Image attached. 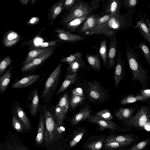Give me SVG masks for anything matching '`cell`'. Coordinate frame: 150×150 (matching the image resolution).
Wrapping results in <instances>:
<instances>
[{
	"mask_svg": "<svg viewBox=\"0 0 150 150\" xmlns=\"http://www.w3.org/2000/svg\"><path fill=\"white\" fill-rule=\"evenodd\" d=\"M125 49L127 61L132 74V81L138 80L143 89L146 88L149 84V77L147 70L143 68L138 60V55L135 50L130 48V45L126 43Z\"/></svg>",
	"mask_w": 150,
	"mask_h": 150,
	"instance_id": "obj_1",
	"label": "cell"
},
{
	"mask_svg": "<svg viewBox=\"0 0 150 150\" xmlns=\"http://www.w3.org/2000/svg\"><path fill=\"white\" fill-rule=\"evenodd\" d=\"M100 5L92 6L88 2L78 0L69 9L66 11L62 17V22L63 23H67L74 19L94 13L97 11Z\"/></svg>",
	"mask_w": 150,
	"mask_h": 150,
	"instance_id": "obj_2",
	"label": "cell"
},
{
	"mask_svg": "<svg viewBox=\"0 0 150 150\" xmlns=\"http://www.w3.org/2000/svg\"><path fill=\"white\" fill-rule=\"evenodd\" d=\"M62 65V63L58 65L44 84L40 98L46 104L50 102L57 88L61 77Z\"/></svg>",
	"mask_w": 150,
	"mask_h": 150,
	"instance_id": "obj_3",
	"label": "cell"
},
{
	"mask_svg": "<svg viewBox=\"0 0 150 150\" xmlns=\"http://www.w3.org/2000/svg\"><path fill=\"white\" fill-rule=\"evenodd\" d=\"M133 17L127 13H121L111 16L106 26L107 31L117 33L132 26Z\"/></svg>",
	"mask_w": 150,
	"mask_h": 150,
	"instance_id": "obj_4",
	"label": "cell"
},
{
	"mask_svg": "<svg viewBox=\"0 0 150 150\" xmlns=\"http://www.w3.org/2000/svg\"><path fill=\"white\" fill-rule=\"evenodd\" d=\"M150 121V107L146 105L140 106L136 113L127 121L122 122L126 127L143 129L146 124Z\"/></svg>",
	"mask_w": 150,
	"mask_h": 150,
	"instance_id": "obj_5",
	"label": "cell"
},
{
	"mask_svg": "<svg viewBox=\"0 0 150 150\" xmlns=\"http://www.w3.org/2000/svg\"><path fill=\"white\" fill-rule=\"evenodd\" d=\"M39 109L43 115L45 127V141L47 145H50L53 142L52 132L57 124L50 111L46 107L40 106Z\"/></svg>",
	"mask_w": 150,
	"mask_h": 150,
	"instance_id": "obj_6",
	"label": "cell"
},
{
	"mask_svg": "<svg viewBox=\"0 0 150 150\" xmlns=\"http://www.w3.org/2000/svg\"><path fill=\"white\" fill-rule=\"evenodd\" d=\"M0 148L4 150H30L18 135L9 132L0 144Z\"/></svg>",
	"mask_w": 150,
	"mask_h": 150,
	"instance_id": "obj_7",
	"label": "cell"
},
{
	"mask_svg": "<svg viewBox=\"0 0 150 150\" xmlns=\"http://www.w3.org/2000/svg\"><path fill=\"white\" fill-rule=\"evenodd\" d=\"M55 48V47H54L52 49L44 52L23 66L21 69V72L25 74L31 72L42 65L46 59L51 55Z\"/></svg>",
	"mask_w": 150,
	"mask_h": 150,
	"instance_id": "obj_8",
	"label": "cell"
},
{
	"mask_svg": "<svg viewBox=\"0 0 150 150\" xmlns=\"http://www.w3.org/2000/svg\"><path fill=\"white\" fill-rule=\"evenodd\" d=\"M116 33H115L109 36L110 41L107 53V65L112 69L115 65L118 50V40Z\"/></svg>",
	"mask_w": 150,
	"mask_h": 150,
	"instance_id": "obj_9",
	"label": "cell"
},
{
	"mask_svg": "<svg viewBox=\"0 0 150 150\" xmlns=\"http://www.w3.org/2000/svg\"><path fill=\"white\" fill-rule=\"evenodd\" d=\"M27 103L29 112L33 117H36L39 112L40 100L38 90H32L27 96Z\"/></svg>",
	"mask_w": 150,
	"mask_h": 150,
	"instance_id": "obj_10",
	"label": "cell"
},
{
	"mask_svg": "<svg viewBox=\"0 0 150 150\" xmlns=\"http://www.w3.org/2000/svg\"><path fill=\"white\" fill-rule=\"evenodd\" d=\"M111 15L109 14L102 16L99 19L95 28L90 31L84 34L86 36H90L94 34H102L106 36H110L114 33L107 30L106 26Z\"/></svg>",
	"mask_w": 150,
	"mask_h": 150,
	"instance_id": "obj_11",
	"label": "cell"
},
{
	"mask_svg": "<svg viewBox=\"0 0 150 150\" xmlns=\"http://www.w3.org/2000/svg\"><path fill=\"white\" fill-rule=\"evenodd\" d=\"M101 14L93 13L75 31L79 35L83 36V34L93 30L96 26Z\"/></svg>",
	"mask_w": 150,
	"mask_h": 150,
	"instance_id": "obj_12",
	"label": "cell"
},
{
	"mask_svg": "<svg viewBox=\"0 0 150 150\" xmlns=\"http://www.w3.org/2000/svg\"><path fill=\"white\" fill-rule=\"evenodd\" d=\"M125 62V60L122 59L121 51L120 49H118L114 77L115 87L116 89H117L120 83L125 76L124 70Z\"/></svg>",
	"mask_w": 150,
	"mask_h": 150,
	"instance_id": "obj_13",
	"label": "cell"
},
{
	"mask_svg": "<svg viewBox=\"0 0 150 150\" xmlns=\"http://www.w3.org/2000/svg\"><path fill=\"white\" fill-rule=\"evenodd\" d=\"M11 112L13 113L26 126L28 131L31 129V123L26 113L18 101H15L11 107Z\"/></svg>",
	"mask_w": 150,
	"mask_h": 150,
	"instance_id": "obj_14",
	"label": "cell"
},
{
	"mask_svg": "<svg viewBox=\"0 0 150 150\" xmlns=\"http://www.w3.org/2000/svg\"><path fill=\"white\" fill-rule=\"evenodd\" d=\"M139 139V137L138 136L133 134L116 135L108 137L105 140L104 142L106 143L116 142L132 144Z\"/></svg>",
	"mask_w": 150,
	"mask_h": 150,
	"instance_id": "obj_15",
	"label": "cell"
},
{
	"mask_svg": "<svg viewBox=\"0 0 150 150\" xmlns=\"http://www.w3.org/2000/svg\"><path fill=\"white\" fill-rule=\"evenodd\" d=\"M40 74H32L25 76L15 81L12 85L11 88L19 89L31 86L39 80Z\"/></svg>",
	"mask_w": 150,
	"mask_h": 150,
	"instance_id": "obj_16",
	"label": "cell"
},
{
	"mask_svg": "<svg viewBox=\"0 0 150 150\" xmlns=\"http://www.w3.org/2000/svg\"><path fill=\"white\" fill-rule=\"evenodd\" d=\"M121 0H108L102 7L100 13L104 15L109 14L112 16L120 13L122 6Z\"/></svg>",
	"mask_w": 150,
	"mask_h": 150,
	"instance_id": "obj_17",
	"label": "cell"
},
{
	"mask_svg": "<svg viewBox=\"0 0 150 150\" xmlns=\"http://www.w3.org/2000/svg\"><path fill=\"white\" fill-rule=\"evenodd\" d=\"M88 119V121L98 124L102 130L109 129L115 131L119 127L118 125L114 122L103 119L96 115H91Z\"/></svg>",
	"mask_w": 150,
	"mask_h": 150,
	"instance_id": "obj_18",
	"label": "cell"
},
{
	"mask_svg": "<svg viewBox=\"0 0 150 150\" xmlns=\"http://www.w3.org/2000/svg\"><path fill=\"white\" fill-rule=\"evenodd\" d=\"M57 33V36L61 40L66 42L74 43L78 41L86 40V37L72 33L62 29L58 28L54 30Z\"/></svg>",
	"mask_w": 150,
	"mask_h": 150,
	"instance_id": "obj_19",
	"label": "cell"
},
{
	"mask_svg": "<svg viewBox=\"0 0 150 150\" xmlns=\"http://www.w3.org/2000/svg\"><path fill=\"white\" fill-rule=\"evenodd\" d=\"M139 19L136 21L135 25L133 26L134 28L138 29L142 36L150 44V35L148 28L146 23V13H142L140 11Z\"/></svg>",
	"mask_w": 150,
	"mask_h": 150,
	"instance_id": "obj_20",
	"label": "cell"
},
{
	"mask_svg": "<svg viewBox=\"0 0 150 150\" xmlns=\"http://www.w3.org/2000/svg\"><path fill=\"white\" fill-rule=\"evenodd\" d=\"M136 109V108L133 107L120 108L115 111V116L118 120L122 123L129 119Z\"/></svg>",
	"mask_w": 150,
	"mask_h": 150,
	"instance_id": "obj_21",
	"label": "cell"
},
{
	"mask_svg": "<svg viewBox=\"0 0 150 150\" xmlns=\"http://www.w3.org/2000/svg\"><path fill=\"white\" fill-rule=\"evenodd\" d=\"M91 111L88 106H84L79 112L71 118V123L74 126L88 119L91 115Z\"/></svg>",
	"mask_w": 150,
	"mask_h": 150,
	"instance_id": "obj_22",
	"label": "cell"
},
{
	"mask_svg": "<svg viewBox=\"0 0 150 150\" xmlns=\"http://www.w3.org/2000/svg\"><path fill=\"white\" fill-rule=\"evenodd\" d=\"M91 15H88L83 17L75 18L67 23H63L64 25L63 30L73 33Z\"/></svg>",
	"mask_w": 150,
	"mask_h": 150,
	"instance_id": "obj_23",
	"label": "cell"
},
{
	"mask_svg": "<svg viewBox=\"0 0 150 150\" xmlns=\"http://www.w3.org/2000/svg\"><path fill=\"white\" fill-rule=\"evenodd\" d=\"M20 39V35L16 32L9 31L4 36L3 43L6 47H11L16 45Z\"/></svg>",
	"mask_w": 150,
	"mask_h": 150,
	"instance_id": "obj_24",
	"label": "cell"
},
{
	"mask_svg": "<svg viewBox=\"0 0 150 150\" xmlns=\"http://www.w3.org/2000/svg\"><path fill=\"white\" fill-rule=\"evenodd\" d=\"M65 0H60L56 2L50 8L48 13V17L51 22L53 21L62 11V7Z\"/></svg>",
	"mask_w": 150,
	"mask_h": 150,
	"instance_id": "obj_25",
	"label": "cell"
},
{
	"mask_svg": "<svg viewBox=\"0 0 150 150\" xmlns=\"http://www.w3.org/2000/svg\"><path fill=\"white\" fill-rule=\"evenodd\" d=\"M50 112L57 125H62L67 114L62 108L57 104L51 108Z\"/></svg>",
	"mask_w": 150,
	"mask_h": 150,
	"instance_id": "obj_26",
	"label": "cell"
},
{
	"mask_svg": "<svg viewBox=\"0 0 150 150\" xmlns=\"http://www.w3.org/2000/svg\"><path fill=\"white\" fill-rule=\"evenodd\" d=\"M138 101H150V98L140 95L135 96L132 94H129L122 97L118 103V105H126L134 103Z\"/></svg>",
	"mask_w": 150,
	"mask_h": 150,
	"instance_id": "obj_27",
	"label": "cell"
},
{
	"mask_svg": "<svg viewBox=\"0 0 150 150\" xmlns=\"http://www.w3.org/2000/svg\"><path fill=\"white\" fill-rule=\"evenodd\" d=\"M88 91L89 96L92 99L97 100L102 98L103 92L99 84L94 82H89Z\"/></svg>",
	"mask_w": 150,
	"mask_h": 150,
	"instance_id": "obj_28",
	"label": "cell"
},
{
	"mask_svg": "<svg viewBox=\"0 0 150 150\" xmlns=\"http://www.w3.org/2000/svg\"><path fill=\"white\" fill-rule=\"evenodd\" d=\"M40 113L38 123L37 134L35 138V141L38 145H40L45 139V127L43 115L41 110L39 109Z\"/></svg>",
	"mask_w": 150,
	"mask_h": 150,
	"instance_id": "obj_29",
	"label": "cell"
},
{
	"mask_svg": "<svg viewBox=\"0 0 150 150\" xmlns=\"http://www.w3.org/2000/svg\"><path fill=\"white\" fill-rule=\"evenodd\" d=\"M13 67L11 66L0 77V93H4L6 90L11 81L12 71Z\"/></svg>",
	"mask_w": 150,
	"mask_h": 150,
	"instance_id": "obj_30",
	"label": "cell"
},
{
	"mask_svg": "<svg viewBox=\"0 0 150 150\" xmlns=\"http://www.w3.org/2000/svg\"><path fill=\"white\" fill-rule=\"evenodd\" d=\"M54 47L44 48H37L31 50L28 53L22 62V65L23 66L26 64L42 54L52 49Z\"/></svg>",
	"mask_w": 150,
	"mask_h": 150,
	"instance_id": "obj_31",
	"label": "cell"
},
{
	"mask_svg": "<svg viewBox=\"0 0 150 150\" xmlns=\"http://www.w3.org/2000/svg\"><path fill=\"white\" fill-rule=\"evenodd\" d=\"M69 64L67 75L76 74L79 69L85 68L86 66L85 61L82 58Z\"/></svg>",
	"mask_w": 150,
	"mask_h": 150,
	"instance_id": "obj_32",
	"label": "cell"
},
{
	"mask_svg": "<svg viewBox=\"0 0 150 150\" xmlns=\"http://www.w3.org/2000/svg\"><path fill=\"white\" fill-rule=\"evenodd\" d=\"M77 79L76 74H67L59 90L57 92L56 96L60 93L64 92L70 85L74 83Z\"/></svg>",
	"mask_w": 150,
	"mask_h": 150,
	"instance_id": "obj_33",
	"label": "cell"
},
{
	"mask_svg": "<svg viewBox=\"0 0 150 150\" xmlns=\"http://www.w3.org/2000/svg\"><path fill=\"white\" fill-rule=\"evenodd\" d=\"M86 132V129L83 128L77 129L74 130L69 142V147L72 148L75 146L80 141Z\"/></svg>",
	"mask_w": 150,
	"mask_h": 150,
	"instance_id": "obj_34",
	"label": "cell"
},
{
	"mask_svg": "<svg viewBox=\"0 0 150 150\" xmlns=\"http://www.w3.org/2000/svg\"><path fill=\"white\" fill-rule=\"evenodd\" d=\"M12 114V123L13 127L17 132H23L28 131L25 125L13 112Z\"/></svg>",
	"mask_w": 150,
	"mask_h": 150,
	"instance_id": "obj_35",
	"label": "cell"
},
{
	"mask_svg": "<svg viewBox=\"0 0 150 150\" xmlns=\"http://www.w3.org/2000/svg\"><path fill=\"white\" fill-rule=\"evenodd\" d=\"M138 3L137 0H122V6L127 11V13L132 16L136 11V6Z\"/></svg>",
	"mask_w": 150,
	"mask_h": 150,
	"instance_id": "obj_36",
	"label": "cell"
},
{
	"mask_svg": "<svg viewBox=\"0 0 150 150\" xmlns=\"http://www.w3.org/2000/svg\"><path fill=\"white\" fill-rule=\"evenodd\" d=\"M150 143V138L138 141L130 145L127 150H146Z\"/></svg>",
	"mask_w": 150,
	"mask_h": 150,
	"instance_id": "obj_37",
	"label": "cell"
},
{
	"mask_svg": "<svg viewBox=\"0 0 150 150\" xmlns=\"http://www.w3.org/2000/svg\"><path fill=\"white\" fill-rule=\"evenodd\" d=\"M86 58L88 63L93 69L96 70L100 69V61L97 56L87 54L86 55Z\"/></svg>",
	"mask_w": 150,
	"mask_h": 150,
	"instance_id": "obj_38",
	"label": "cell"
},
{
	"mask_svg": "<svg viewBox=\"0 0 150 150\" xmlns=\"http://www.w3.org/2000/svg\"><path fill=\"white\" fill-rule=\"evenodd\" d=\"M135 47L142 50L146 60L147 64L150 65V49L147 44L144 42H141Z\"/></svg>",
	"mask_w": 150,
	"mask_h": 150,
	"instance_id": "obj_39",
	"label": "cell"
},
{
	"mask_svg": "<svg viewBox=\"0 0 150 150\" xmlns=\"http://www.w3.org/2000/svg\"><path fill=\"white\" fill-rule=\"evenodd\" d=\"M107 41L105 39L102 40L100 43L99 52L105 66L107 65Z\"/></svg>",
	"mask_w": 150,
	"mask_h": 150,
	"instance_id": "obj_40",
	"label": "cell"
},
{
	"mask_svg": "<svg viewBox=\"0 0 150 150\" xmlns=\"http://www.w3.org/2000/svg\"><path fill=\"white\" fill-rule=\"evenodd\" d=\"M82 56L81 52H77L68 57H62L59 60V62H66L69 64L82 58Z\"/></svg>",
	"mask_w": 150,
	"mask_h": 150,
	"instance_id": "obj_41",
	"label": "cell"
},
{
	"mask_svg": "<svg viewBox=\"0 0 150 150\" xmlns=\"http://www.w3.org/2000/svg\"><path fill=\"white\" fill-rule=\"evenodd\" d=\"M57 104L62 108L65 113H67L69 104L67 92H66L63 95Z\"/></svg>",
	"mask_w": 150,
	"mask_h": 150,
	"instance_id": "obj_42",
	"label": "cell"
},
{
	"mask_svg": "<svg viewBox=\"0 0 150 150\" xmlns=\"http://www.w3.org/2000/svg\"><path fill=\"white\" fill-rule=\"evenodd\" d=\"M62 125L58 126L56 124L52 132L53 142H54L59 139L62 136L65 130V127Z\"/></svg>",
	"mask_w": 150,
	"mask_h": 150,
	"instance_id": "obj_43",
	"label": "cell"
},
{
	"mask_svg": "<svg viewBox=\"0 0 150 150\" xmlns=\"http://www.w3.org/2000/svg\"><path fill=\"white\" fill-rule=\"evenodd\" d=\"M12 62V60L9 56L5 57L1 62L0 63V75H3L5 73L6 70L10 65Z\"/></svg>",
	"mask_w": 150,
	"mask_h": 150,
	"instance_id": "obj_44",
	"label": "cell"
},
{
	"mask_svg": "<svg viewBox=\"0 0 150 150\" xmlns=\"http://www.w3.org/2000/svg\"><path fill=\"white\" fill-rule=\"evenodd\" d=\"M84 97L72 95L69 101V104L72 109L76 108L84 100Z\"/></svg>",
	"mask_w": 150,
	"mask_h": 150,
	"instance_id": "obj_45",
	"label": "cell"
},
{
	"mask_svg": "<svg viewBox=\"0 0 150 150\" xmlns=\"http://www.w3.org/2000/svg\"><path fill=\"white\" fill-rule=\"evenodd\" d=\"M103 139L101 138L93 141L86 146L91 150H99L102 147Z\"/></svg>",
	"mask_w": 150,
	"mask_h": 150,
	"instance_id": "obj_46",
	"label": "cell"
},
{
	"mask_svg": "<svg viewBox=\"0 0 150 150\" xmlns=\"http://www.w3.org/2000/svg\"><path fill=\"white\" fill-rule=\"evenodd\" d=\"M96 115L103 119L106 120H110L113 118L110 111L107 108L97 112Z\"/></svg>",
	"mask_w": 150,
	"mask_h": 150,
	"instance_id": "obj_47",
	"label": "cell"
},
{
	"mask_svg": "<svg viewBox=\"0 0 150 150\" xmlns=\"http://www.w3.org/2000/svg\"><path fill=\"white\" fill-rule=\"evenodd\" d=\"M130 144L125 143L114 142L105 143L104 146L107 149H115L122 147H129Z\"/></svg>",
	"mask_w": 150,
	"mask_h": 150,
	"instance_id": "obj_48",
	"label": "cell"
},
{
	"mask_svg": "<svg viewBox=\"0 0 150 150\" xmlns=\"http://www.w3.org/2000/svg\"><path fill=\"white\" fill-rule=\"evenodd\" d=\"M78 0H66L64 1L62 7V11L69 9Z\"/></svg>",
	"mask_w": 150,
	"mask_h": 150,
	"instance_id": "obj_49",
	"label": "cell"
},
{
	"mask_svg": "<svg viewBox=\"0 0 150 150\" xmlns=\"http://www.w3.org/2000/svg\"><path fill=\"white\" fill-rule=\"evenodd\" d=\"M58 41V40H54L42 42L38 46V48H47L55 46L57 45V43Z\"/></svg>",
	"mask_w": 150,
	"mask_h": 150,
	"instance_id": "obj_50",
	"label": "cell"
},
{
	"mask_svg": "<svg viewBox=\"0 0 150 150\" xmlns=\"http://www.w3.org/2000/svg\"><path fill=\"white\" fill-rule=\"evenodd\" d=\"M73 95L84 97V93L82 89L81 88H75L72 91Z\"/></svg>",
	"mask_w": 150,
	"mask_h": 150,
	"instance_id": "obj_51",
	"label": "cell"
},
{
	"mask_svg": "<svg viewBox=\"0 0 150 150\" xmlns=\"http://www.w3.org/2000/svg\"><path fill=\"white\" fill-rule=\"evenodd\" d=\"M40 21L38 17H35L32 18L28 20L26 23V25H33L37 24Z\"/></svg>",
	"mask_w": 150,
	"mask_h": 150,
	"instance_id": "obj_52",
	"label": "cell"
},
{
	"mask_svg": "<svg viewBox=\"0 0 150 150\" xmlns=\"http://www.w3.org/2000/svg\"><path fill=\"white\" fill-rule=\"evenodd\" d=\"M138 95L150 98V89H143L140 90Z\"/></svg>",
	"mask_w": 150,
	"mask_h": 150,
	"instance_id": "obj_53",
	"label": "cell"
},
{
	"mask_svg": "<svg viewBox=\"0 0 150 150\" xmlns=\"http://www.w3.org/2000/svg\"><path fill=\"white\" fill-rule=\"evenodd\" d=\"M103 1L102 0H92L88 2V3L91 5L93 6L99 4L100 3Z\"/></svg>",
	"mask_w": 150,
	"mask_h": 150,
	"instance_id": "obj_54",
	"label": "cell"
},
{
	"mask_svg": "<svg viewBox=\"0 0 150 150\" xmlns=\"http://www.w3.org/2000/svg\"><path fill=\"white\" fill-rule=\"evenodd\" d=\"M30 1L29 0H20V1L21 3L23 5H26L28 4V3L29 1Z\"/></svg>",
	"mask_w": 150,
	"mask_h": 150,
	"instance_id": "obj_55",
	"label": "cell"
},
{
	"mask_svg": "<svg viewBox=\"0 0 150 150\" xmlns=\"http://www.w3.org/2000/svg\"><path fill=\"white\" fill-rule=\"evenodd\" d=\"M146 23L148 28L150 35V20L148 18L146 20Z\"/></svg>",
	"mask_w": 150,
	"mask_h": 150,
	"instance_id": "obj_56",
	"label": "cell"
},
{
	"mask_svg": "<svg viewBox=\"0 0 150 150\" xmlns=\"http://www.w3.org/2000/svg\"><path fill=\"white\" fill-rule=\"evenodd\" d=\"M36 0H32L31 1V5L33 6L34 4L37 1Z\"/></svg>",
	"mask_w": 150,
	"mask_h": 150,
	"instance_id": "obj_57",
	"label": "cell"
},
{
	"mask_svg": "<svg viewBox=\"0 0 150 150\" xmlns=\"http://www.w3.org/2000/svg\"><path fill=\"white\" fill-rule=\"evenodd\" d=\"M150 10V3H149L148 6Z\"/></svg>",
	"mask_w": 150,
	"mask_h": 150,
	"instance_id": "obj_58",
	"label": "cell"
},
{
	"mask_svg": "<svg viewBox=\"0 0 150 150\" xmlns=\"http://www.w3.org/2000/svg\"></svg>",
	"mask_w": 150,
	"mask_h": 150,
	"instance_id": "obj_59",
	"label": "cell"
}]
</instances>
